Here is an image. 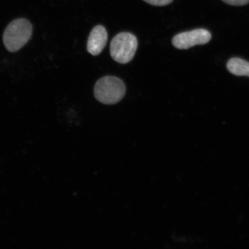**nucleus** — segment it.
<instances>
[{
  "mask_svg": "<svg viewBox=\"0 0 249 249\" xmlns=\"http://www.w3.org/2000/svg\"><path fill=\"white\" fill-rule=\"evenodd\" d=\"M230 73L238 76L249 77V62L243 59L235 57L230 59L227 64Z\"/></svg>",
  "mask_w": 249,
  "mask_h": 249,
  "instance_id": "nucleus-6",
  "label": "nucleus"
},
{
  "mask_svg": "<svg viewBox=\"0 0 249 249\" xmlns=\"http://www.w3.org/2000/svg\"><path fill=\"white\" fill-rule=\"evenodd\" d=\"M210 31L205 29H196L177 34L172 39L176 48L186 50L196 45L206 44L211 39Z\"/></svg>",
  "mask_w": 249,
  "mask_h": 249,
  "instance_id": "nucleus-4",
  "label": "nucleus"
},
{
  "mask_svg": "<svg viewBox=\"0 0 249 249\" xmlns=\"http://www.w3.org/2000/svg\"><path fill=\"white\" fill-rule=\"evenodd\" d=\"M226 4L233 6H243L247 5L249 0H223Z\"/></svg>",
  "mask_w": 249,
  "mask_h": 249,
  "instance_id": "nucleus-8",
  "label": "nucleus"
},
{
  "mask_svg": "<svg viewBox=\"0 0 249 249\" xmlns=\"http://www.w3.org/2000/svg\"><path fill=\"white\" fill-rule=\"evenodd\" d=\"M108 34L107 30L101 25L95 26L90 33L87 42V51L92 55L101 54L107 45Z\"/></svg>",
  "mask_w": 249,
  "mask_h": 249,
  "instance_id": "nucleus-5",
  "label": "nucleus"
},
{
  "mask_svg": "<svg viewBox=\"0 0 249 249\" xmlns=\"http://www.w3.org/2000/svg\"><path fill=\"white\" fill-rule=\"evenodd\" d=\"M148 4L158 6V7H163L171 4L173 1V0H143Z\"/></svg>",
  "mask_w": 249,
  "mask_h": 249,
  "instance_id": "nucleus-7",
  "label": "nucleus"
},
{
  "mask_svg": "<svg viewBox=\"0 0 249 249\" xmlns=\"http://www.w3.org/2000/svg\"><path fill=\"white\" fill-rule=\"evenodd\" d=\"M126 87L119 78L107 76L96 82L94 88L95 98L105 105L116 104L125 95Z\"/></svg>",
  "mask_w": 249,
  "mask_h": 249,
  "instance_id": "nucleus-2",
  "label": "nucleus"
},
{
  "mask_svg": "<svg viewBox=\"0 0 249 249\" xmlns=\"http://www.w3.org/2000/svg\"><path fill=\"white\" fill-rule=\"evenodd\" d=\"M33 26L24 18H17L6 28L3 34V42L10 52H16L29 42L32 36Z\"/></svg>",
  "mask_w": 249,
  "mask_h": 249,
  "instance_id": "nucleus-1",
  "label": "nucleus"
},
{
  "mask_svg": "<svg viewBox=\"0 0 249 249\" xmlns=\"http://www.w3.org/2000/svg\"><path fill=\"white\" fill-rule=\"evenodd\" d=\"M138 46V40L133 34L121 33L114 37L110 44V55L118 63L124 64L131 61Z\"/></svg>",
  "mask_w": 249,
  "mask_h": 249,
  "instance_id": "nucleus-3",
  "label": "nucleus"
}]
</instances>
